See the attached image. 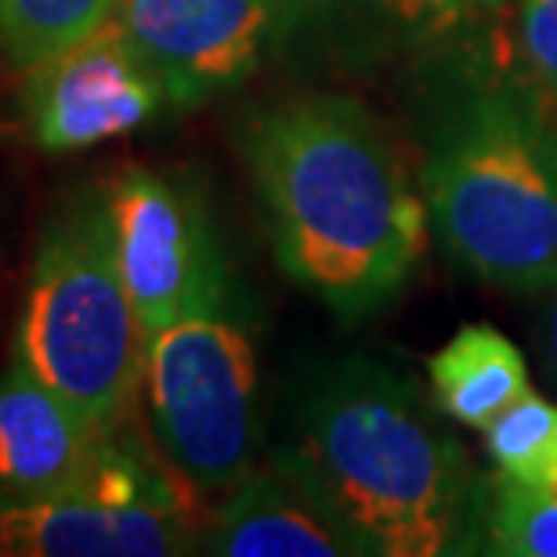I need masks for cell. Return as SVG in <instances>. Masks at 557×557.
<instances>
[{"label": "cell", "mask_w": 557, "mask_h": 557, "mask_svg": "<svg viewBox=\"0 0 557 557\" xmlns=\"http://www.w3.org/2000/svg\"><path fill=\"white\" fill-rule=\"evenodd\" d=\"M275 258L344 319L370 315L428 250V203L359 102L289 98L243 135Z\"/></svg>", "instance_id": "6da1fadb"}, {"label": "cell", "mask_w": 557, "mask_h": 557, "mask_svg": "<svg viewBox=\"0 0 557 557\" xmlns=\"http://www.w3.org/2000/svg\"><path fill=\"white\" fill-rule=\"evenodd\" d=\"M406 373L341 359L300 392L294 442L278 467L308 488L355 554L438 557L463 518L467 463Z\"/></svg>", "instance_id": "7a4b0ae2"}, {"label": "cell", "mask_w": 557, "mask_h": 557, "mask_svg": "<svg viewBox=\"0 0 557 557\" xmlns=\"http://www.w3.org/2000/svg\"><path fill=\"white\" fill-rule=\"evenodd\" d=\"M423 199L442 243L488 286H557V138L525 98L463 106L431 145Z\"/></svg>", "instance_id": "3957f363"}, {"label": "cell", "mask_w": 557, "mask_h": 557, "mask_svg": "<svg viewBox=\"0 0 557 557\" xmlns=\"http://www.w3.org/2000/svg\"><path fill=\"white\" fill-rule=\"evenodd\" d=\"M145 351L149 333L116 269L106 199H81L37 247L15 359L102 431H116L141 398Z\"/></svg>", "instance_id": "277c9868"}, {"label": "cell", "mask_w": 557, "mask_h": 557, "mask_svg": "<svg viewBox=\"0 0 557 557\" xmlns=\"http://www.w3.org/2000/svg\"><path fill=\"white\" fill-rule=\"evenodd\" d=\"M141 398L156 449L196 496H225L258 467V359L228 319L196 315L152 333Z\"/></svg>", "instance_id": "5b68a950"}, {"label": "cell", "mask_w": 557, "mask_h": 557, "mask_svg": "<svg viewBox=\"0 0 557 557\" xmlns=\"http://www.w3.org/2000/svg\"><path fill=\"white\" fill-rule=\"evenodd\" d=\"M193 488L163 456L109 434L81 485L33 504H0V557H174L203 532Z\"/></svg>", "instance_id": "8992f818"}, {"label": "cell", "mask_w": 557, "mask_h": 557, "mask_svg": "<svg viewBox=\"0 0 557 557\" xmlns=\"http://www.w3.org/2000/svg\"><path fill=\"white\" fill-rule=\"evenodd\" d=\"M113 258L145 333L182 319L218 315L225 261L203 207L152 171L120 174L106 196Z\"/></svg>", "instance_id": "52a82bcc"}, {"label": "cell", "mask_w": 557, "mask_h": 557, "mask_svg": "<svg viewBox=\"0 0 557 557\" xmlns=\"http://www.w3.org/2000/svg\"><path fill=\"white\" fill-rule=\"evenodd\" d=\"M163 87L109 22L95 37L26 70L22 113L48 152H81L149 124Z\"/></svg>", "instance_id": "ba28073f"}, {"label": "cell", "mask_w": 557, "mask_h": 557, "mask_svg": "<svg viewBox=\"0 0 557 557\" xmlns=\"http://www.w3.org/2000/svg\"><path fill=\"white\" fill-rule=\"evenodd\" d=\"M272 0H120L113 26L174 106L239 87L261 59Z\"/></svg>", "instance_id": "9c48e42d"}, {"label": "cell", "mask_w": 557, "mask_h": 557, "mask_svg": "<svg viewBox=\"0 0 557 557\" xmlns=\"http://www.w3.org/2000/svg\"><path fill=\"white\" fill-rule=\"evenodd\" d=\"M109 434L11 355L0 376V504H33L81 485Z\"/></svg>", "instance_id": "30bf717a"}, {"label": "cell", "mask_w": 557, "mask_h": 557, "mask_svg": "<svg viewBox=\"0 0 557 557\" xmlns=\"http://www.w3.org/2000/svg\"><path fill=\"white\" fill-rule=\"evenodd\" d=\"M199 550L221 557H341L355 554L305 485L283 467L253 471L221 504L203 529Z\"/></svg>", "instance_id": "8fae6325"}, {"label": "cell", "mask_w": 557, "mask_h": 557, "mask_svg": "<svg viewBox=\"0 0 557 557\" xmlns=\"http://www.w3.org/2000/svg\"><path fill=\"white\" fill-rule=\"evenodd\" d=\"M434 403L449 420L485 431L507 406L529 395V366L518 344L493 326H463L428 359Z\"/></svg>", "instance_id": "7c38bea8"}, {"label": "cell", "mask_w": 557, "mask_h": 557, "mask_svg": "<svg viewBox=\"0 0 557 557\" xmlns=\"http://www.w3.org/2000/svg\"><path fill=\"white\" fill-rule=\"evenodd\" d=\"M116 4L120 0H0V54L26 73L106 29Z\"/></svg>", "instance_id": "4fadbf2b"}, {"label": "cell", "mask_w": 557, "mask_h": 557, "mask_svg": "<svg viewBox=\"0 0 557 557\" xmlns=\"http://www.w3.org/2000/svg\"><path fill=\"white\" fill-rule=\"evenodd\" d=\"M485 445L499 482H536L557 463V406L521 395L485 428Z\"/></svg>", "instance_id": "5bb4252c"}, {"label": "cell", "mask_w": 557, "mask_h": 557, "mask_svg": "<svg viewBox=\"0 0 557 557\" xmlns=\"http://www.w3.org/2000/svg\"><path fill=\"white\" fill-rule=\"evenodd\" d=\"M493 550L510 557H557V463L536 482H499Z\"/></svg>", "instance_id": "9a60e30c"}, {"label": "cell", "mask_w": 557, "mask_h": 557, "mask_svg": "<svg viewBox=\"0 0 557 557\" xmlns=\"http://www.w3.org/2000/svg\"><path fill=\"white\" fill-rule=\"evenodd\" d=\"M515 51L532 87L557 102V0H518Z\"/></svg>", "instance_id": "2e32d148"}, {"label": "cell", "mask_w": 557, "mask_h": 557, "mask_svg": "<svg viewBox=\"0 0 557 557\" xmlns=\"http://www.w3.org/2000/svg\"><path fill=\"white\" fill-rule=\"evenodd\" d=\"M373 4L398 22H409V26L445 29V26H453L467 8H474V0H373Z\"/></svg>", "instance_id": "e0dca14e"}, {"label": "cell", "mask_w": 557, "mask_h": 557, "mask_svg": "<svg viewBox=\"0 0 557 557\" xmlns=\"http://www.w3.org/2000/svg\"><path fill=\"white\" fill-rule=\"evenodd\" d=\"M550 300L543 308V348H547V359H550V370L557 376V286L547 289Z\"/></svg>", "instance_id": "ac0fdd59"}, {"label": "cell", "mask_w": 557, "mask_h": 557, "mask_svg": "<svg viewBox=\"0 0 557 557\" xmlns=\"http://www.w3.org/2000/svg\"><path fill=\"white\" fill-rule=\"evenodd\" d=\"M474 4H482V8H499V4H510V0H474Z\"/></svg>", "instance_id": "d6986e66"}]
</instances>
